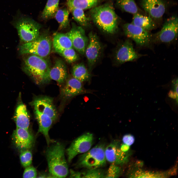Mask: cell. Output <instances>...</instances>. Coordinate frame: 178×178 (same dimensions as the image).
Here are the masks:
<instances>
[{"label":"cell","mask_w":178,"mask_h":178,"mask_svg":"<svg viewBox=\"0 0 178 178\" xmlns=\"http://www.w3.org/2000/svg\"><path fill=\"white\" fill-rule=\"evenodd\" d=\"M88 39L85 54L87 58L89 69L90 71L100 57L102 46L97 36L95 33L90 32Z\"/></svg>","instance_id":"obj_10"},{"label":"cell","mask_w":178,"mask_h":178,"mask_svg":"<svg viewBox=\"0 0 178 178\" xmlns=\"http://www.w3.org/2000/svg\"><path fill=\"white\" fill-rule=\"evenodd\" d=\"M69 12L67 8H58L55 14L54 17L59 24V31L65 29L69 25Z\"/></svg>","instance_id":"obj_25"},{"label":"cell","mask_w":178,"mask_h":178,"mask_svg":"<svg viewBox=\"0 0 178 178\" xmlns=\"http://www.w3.org/2000/svg\"><path fill=\"white\" fill-rule=\"evenodd\" d=\"M35 117L39 124L38 133L43 134L47 142L49 143L50 139L48 132L52 123L53 120L47 115L34 109Z\"/></svg>","instance_id":"obj_20"},{"label":"cell","mask_w":178,"mask_h":178,"mask_svg":"<svg viewBox=\"0 0 178 178\" xmlns=\"http://www.w3.org/2000/svg\"><path fill=\"white\" fill-rule=\"evenodd\" d=\"M168 96L170 97L173 99H176L177 102H178V93L176 91L174 92L172 90H170Z\"/></svg>","instance_id":"obj_37"},{"label":"cell","mask_w":178,"mask_h":178,"mask_svg":"<svg viewBox=\"0 0 178 178\" xmlns=\"http://www.w3.org/2000/svg\"><path fill=\"white\" fill-rule=\"evenodd\" d=\"M52 44L55 51L73 47L71 42L66 33H55Z\"/></svg>","instance_id":"obj_22"},{"label":"cell","mask_w":178,"mask_h":178,"mask_svg":"<svg viewBox=\"0 0 178 178\" xmlns=\"http://www.w3.org/2000/svg\"><path fill=\"white\" fill-rule=\"evenodd\" d=\"M122 141L124 144L130 146L133 144L135 141L134 136L130 134L125 135L123 137Z\"/></svg>","instance_id":"obj_35"},{"label":"cell","mask_w":178,"mask_h":178,"mask_svg":"<svg viewBox=\"0 0 178 178\" xmlns=\"http://www.w3.org/2000/svg\"><path fill=\"white\" fill-rule=\"evenodd\" d=\"M22 55V69L25 73L38 84L49 81L48 76L50 67L43 58L31 54Z\"/></svg>","instance_id":"obj_1"},{"label":"cell","mask_w":178,"mask_h":178,"mask_svg":"<svg viewBox=\"0 0 178 178\" xmlns=\"http://www.w3.org/2000/svg\"><path fill=\"white\" fill-rule=\"evenodd\" d=\"M67 76V71L65 64L61 59H57L50 68L48 76L49 81L52 80L61 85L65 82Z\"/></svg>","instance_id":"obj_18"},{"label":"cell","mask_w":178,"mask_h":178,"mask_svg":"<svg viewBox=\"0 0 178 178\" xmlns=\"http://www.w3.org/2000/svg\"><path fill=\"white\" fill-rule=\"evenodd\" d=\"M149 31L155 28V23L150 16H146L138 13L134 14L131 23Z\"/></svg>","instance_id":"obj_23"},{"label":"cell","mask_w":178,"mask_h":178,"mask_svg":"<svg viewBox=\"0 0 178 178\" xmlns=\"http://www.w3.org/2000/svg\"><path fill=\"white\" fill-rule=\"evenodd\" d=\"M102 0H66L67 8L69 11L74 8L83 9L92 8L97 5Z\"/></svg>","instance_id":"obj_21"},{"label":"cell","mask_w":178,"mask_h":178,"mask_svg":"<svg viewBox=\"0 0 178 178\" xmlns=\"http://www.w3.org/2000/svg\"><path fill=\"white\" fill-rule=\"evenodd\" d=\"M55 51L63 57L69 63L75 62L79 59L78 55L73 48L58 50Z\"/></svg>","instance_id":"obj_29"},{"label":"cell","mask_w":178,"mask_h":178,"mask_svg":"<svg viewBox=\"0 0 178 178\" xmlns=\"http://www.w3.org/2000/svg\"><path fill=\"white\" fill-rule=\"evenodd\" d=\"M66 33L71 40L73 47L80 54H84L89 39L83 27L73 23L71 29Z\"/></svg>","instance_id":"obj_11"},{"label":"cell","mask_w":178,"mask_h":178,"mask_svg":"<svg viewBox=\"0 0 178 178\" xmlns=\"http://www.w3.org/2000/svg\"><path fill=\"white\" fill-rule=\"evenodd\" d=\"M104 144L99 143L80 157L78 165L89 169L99 168L106 164Z\"/></svg>","instance_id":"obj_6"},{"label":"cell","mask_w":178,"mask_h":178,"mask_svg":"<svg viewBox=\"0 0 178 178\" xmlns=\"http://www.w3.org/2000/svg\"><path fill=\"white\" fill-rule=\"evenodd\" d=\"M70 12H71L74 20L82 27H87L90 24V20L84 13V10L79 8H74Z\"/></svg>","instance_id":"obj_27"},{"label":"cell","mask_w":178,"mask_h":178,"mask_svg":"<svg viewBox=\"0 0 178 178\" xmlns=\"http://www.w3.org/2000/svg\"><path fill=\"white\" fill-rule=\"evenodd\" d=\"M32 154L28 150L21 151L20 159L22 166L24 167L29 166L32 163Z\"/></svg>","instance_id":"obj_30"},{"label":"cell","mask_w":178,"mask_h":178,"mask_svg":"<svg viewBox=\"0 0 178 178\" xmlns=\"http://www.w3.org/2000/svg\"><path fill=\"white\" fill-rule=\"evenodd\" d=\"M165 175L163 174L153 173L150 172L138 171L135 173V177L137 178H160L163 177Z\"/></svg>","instance_id":"obj_33"},{"label":"cell","mask_w":178,"mask_h":178,"mask_svg":"<svg viewBox=\"0 0 178 178\" xmlns=\"http://www.w3.org/2000/svg\"><path fill=\"white\" fill-rule=\"evenodd\" d=\"M89 14L94 22L103 31L111 34L116 31L118 18L111 3L96 6L92 8Z\"/></svg>","instance_id":"obj_2"},{"label":"cell","mask_w":178,"mask_h":178,"mask_svg":"<svg viewBox=\"0 0 178 178\" xmlns=\"http://www.w3.org/2000/svg\"><path fill=\"white\" fill-rule=\"evenodd\" d=\"M72 76L82 82H89L91 75L84 64L79 63L74 65L71 70Z\"/></svg>","instance_id":"obj_24"},{"label":"cell","mask_w":178,"mask_h":178,"mask_svg":"<svg viewBox=\"0 0 178 178\" xmlns=\"http://www.w3.org/2000/svg\"><path fill=\"white\" fill-rule=\"evenodd\" d=\"M123 29L125 35L139 46L146 45L150 41L151 35L149 31L132 23L124 24Z\"/></svg>","instance_id":"obj_9"},{"label":"cell","mask_w":178,"mask_h":178,"mask_svg":"<svg viewBox=\"0 0 178 178\" xmlns=\"http://www.w3.org/2000/svg\"><path fill=\"white\" fill-rule=\"evenodd\" d=\"M31 103L34 109L47 115L53 121L56 119L57 112L51 98L45 96L36 97Z\"/></svg>","instance_id":"obj_14"},{"label":"cell","mask_w":178,"mask_h":178,"mask_svg":"<svg viewBox=\"0 0 178 178\" xmlns=\"http://www.w3.org/2000/svg\"><path fill=\"white\" fill-rule=\"evenodd\" d=\"M17 30L21 44L31 42L40 35V24L34 20L23 16H19L13 21Z\"/></svg>","instance_id":"obj_4"},{"label":"cell","mask_w":178,"mask_h":178,"mask_svg":"<svg viewBox=\"0 0 178 178\" xmlns=\"http://www.w3.org/2000/svg\"><path fill=\"white\" fill-rule=\"evenodd\" d=\"M70 177L75 178H84V172H75L71 170Z\"/></svg>","instance_id":"obj_36"},{"label":"cell","mask_w":178,"mask_h":178,"mask_svg":"<svg viewBox=\"0 0 178 178\" xmlns=\"http://www.w3.org/2000/svg\"><path fill=\"white\" fill-rule=\"evenodd\" d=\"M14 119L17 128L28 129L30 124L29 116L26 106L22 103H20L17 105Z\"/></svg>","instance_id":"obj_19"},{"label":"cell","mask_w":178,"mask_h":178,"mask_svg":"<svg viewBox=\"0 0 178 178\" xmlns=\"http://www.w3.org/2000/svg\"><path fill=\"white\" fill-rule=\"evenodd\" d=\"M93 140V134L88 132L83 134L73 141L66 150L68 162H70L77 155L83 154L90 150Z\"/></svg>","instance_id":"obj_7"},{"label":"cell","mask_w":178,"mask_h":178,"mask_svg":"<svg viewBox=\"0 0 178 178\" xmlns=\"http://www.w3.org/2000/svg\"><path fill=\"white\" fill-rule=\"evenodd\" d=\"M121 149L123 152H127L129 149V146L125 144L121 145L120 146Z\"/></svg>","instance_id":"obj_38"},{"label":"cell","mask_w":178,"mask_h":178,"mask_svg":"<svg viewBox=\"0 0 178 178\" xmlns=\"http://www.w3.org/2000/svg\"><path fill=\"white\" fill-rule=\"evenodd\" d=\"M26 168L23 175V178H34L36 177L37 173L35 168L30 166Z\"/></svg>","instance_id":"obj_34"},{"label":"cell","mask_w":178,"mask_h":178,"mask_svg":"<svg viewBox=\"0 0 178 178\" xmlns=\"http://www.w3.org/2000/svg\"><path fill=\"white\" fill-rule=\"evenodd\" d=\"M12 140L16 147L21 151L31 148L34 141L33 135L28 129L18 128L14 131Z\"/></svg>","instance_id":"obj_13"},{"label":"cell","mask_w":178,"mask_h":178,"mask_svg":"<svg viewBox=\"0 0 178 178\" xmlns=\"http://www.w3.org/2000/svg\"><path fill=\"white\" fill-rule=\"evenodd\" d=\"M52 42L49 36L46 33L40 35L35 40L21 44L19 51L22 55L31 54L43 58L47 57L51 49Z\"/></svg>","instance_id":"obj_5"},{"label":"cell","mask_w":178,"mask_h":178,"mask_svg":"<svg viewBox=\"0 0 178 178\" xmlns=\"http://www.w3.org/2000/svg\"><path fill=\"white\" fill-rule=\"evenodd\" d=\"M121 172L120 168L115 164L111 163L106 174L105 178H117Z\"/></svg>","instance_id":"obj_32"},{"label":"cell","mask_w":178,"mask_h":178,"mask_svg":"<svg viewBox=\"0 0 178 178\" xmlns=\"http://www.w3.org/2000/svg\"><path fill=\"white\" fill-rule=\"evenodd\" d=\"M84 173V178H105V174L98 168L89 169Z\"/></svg>","instance_id":"obj_31"},{"label":"cell","mask_w":178,"mask_h":178,"mask_svg":"<svg viewBox=\"0 0 178 178\" xmlns=\"http://www.w3.org/2000/svg\"><path fill=\"white\" fill-rule=\"evenodd\" d=\"M46 156L49 171L52 176L56 178L66 177L68 169L63 145L57 143L50 146L46 150Z\"/></svg>","instance_id":"obj_3"},{"label":"cell","mask_w":178,"mask_h":178,"mask_svg":"<svg viewBox=\"0 0 178 178\" xmlns=\"http://www.w3.org/2000/svg\"><path fill=\"white\" fill-rule=\"evenodd\" d=\"M141 4L144 10L152 18H160L165 12V6L162 0H142Z\"/></svg>","instance_id":"obj_17"},{"label":"cell","mask_w":178,"mask_h":178,"mask_svg":"<svg viewBox=\"0 0 178 178\" xmlns=\"http://www.w3.org/2000/svg\"><path fill=\"white\" fill-rule=\"evenodd\" d=\"M126 152L121 149L119 142L115 141L110 143L105 149L106 160L117 165L123 164L127 161L128 156Z\"/></svg>","instance_id":"obj_15"},{"label":"cell","mask_w":178,"mask_h":178,"mask_svg":"<svg viewBox=\"0 0 178 178\" xmlns=\"http://www.w3.org/2000/svg\"><path fill=\"white\" fill-rule=\"evenodd\" d=\"M59 0H48L42 13V17L46 20L54 16L58 9Z\"/></svg>","instance_id":"obj_26"},{"label":"cell","mask_w":178,"mask_h":178,"mask_svg":"<svg viewBox=\"0 0 178 178\" xmlns=\"http://www.w3.org/2000/svg\"><path fill=\"white\" fill-rule=\"evenodd\" d=\"M140 56L134 49L132 42L127 40L124 42L117 50L115 57L118 63L123 64L134 61Z\"/></svg>","instance_id":"obj_16"},{"label":"cell","mask_w":178,"mask_h":178,"mask_svg":"<svg viewBox=\"0 0 178 178\" xmlns=\"http://www.w3.org/2000/svg\"><path fill=\"white\" fill-rule=\"evenodd\" d=\"M66 82L61 92V97L65 100L80 94L92 93L91 90L85 89L82 82L73 76L67 79Z\"/></svg>","instance_id":"obj_12"},{"label":"cell","mask_w":178,"mask_h":178,"mask_svg":"<svg viewBox=\"0 0 178 178\" xmlns=\"http://www.w3.org/2000/svg\"><path fill=\"white\" fill-rule=\"evenodd\" d=\"M117 5L122 10L135 14L138 13V8L134 0H116Z\"/></svg>","instance_id":"obj_28"},{"label":"cell","mask_w":178,"mask_h":178,"mask_svg":"<svg viewBox=\"0 0 178 178\" xmlns=\"http://www.w3.org/2000/svg\"><path fill=\"white\" fill-rule=\"evenodd\" d=\"M178 19L176 16L168 18L161 30L156 34L155 40L159 42L168 43L177 38L178 33Z\"/></svg>","instance_id":"obj_8"}]
</instances>
